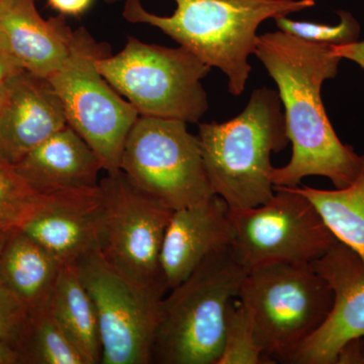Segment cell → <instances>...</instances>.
I'll list each match as a JSON object with an SVG mask.
<instances>
[{"label":"cell","instance_id":"cell-1","mask_svg":"<svg viewBox=\"0 0 364 364\" xmlns=\"http://www.w3.org/2000/svg\"><path fill=\"white\" fill-rule=\"evenodd\" d=\"M254 55L277 83L293 145L289 162L273 169V186L296 188L305 177L324 176L335 188L348 186L360 171L363 156L340 141L321 97L323 85L337 75L342 60L332 45L277 31L258 36Z\"/></svg>","mask_w":364,"mask_h":364},{"label":"cell","instance_id":"cell-2","mask_svg":"<svg viewBox=\"0 0 364 364\" xmlns=\"http://www.w3.org/2000/svg\"><path fill=\"white\" fill-rule=\"evenodd\" d=\"M170 16L146 11L140 0H126L123 16L147 23L193 53L210 68L227 76L230 93L238 97L250 75L257 30L263 21L315 6V0H174Z\"/></svg>","mask_w":364,"mask_h":364},{"label":"cell","instance_id":"cell-3","mask_svg":"<svg viewBox=\"0 0 364 364\" xmlns=\"http://www.w3.org/2000/svg\"><path fill=\"white\" fill-rule=\"evenodd\" d=\"M198 138L213 193L230 208L257 207L272 198V153L289 143L279 92L254 90L241 114L200 124Z\"/></svg>","mask_w":364,"mask_h":364},{"label":"cell","instance_id":"cell-4","mask_svg":"<svg viewBox=\"0 0 364 364\" xmlns=\"http://www.w3.org/2000/svg\"><path fill=\"white\" fill-rule=\"evenodd\" d=\"M248 270L231 246L210 254L160 301L151 363L218 364L230 304Z\"/></svg>","mask_w":364,"mask_h":364},{"label":"cell","instance_id":"cell-5","mask_svg":"<svg viewBox=\"0 0 364 364\" xmlns=\"http://www.w3.org/2000/svg\"><path fill=\"white\" fill-rule=\"evenodd\" d=\"M333 291L312 264L277 262L248 270L239 301L268 364L289 363L332 308Z\"/></svg>","mask_w":364,"mask_h":364},{"label":"cell","instance_id":"cell-6","mask_svg":"<svg viewBox=\"0 0 364 364\" xmlns=\"http://www.w3.org/2000/svg\"><path fill=\"white\" fill-rule=\"evenodd\" d=\"M98 70L140 117L198 123L208 109L202 80L210 71L186 48L129 37L123 50L98 60Z\"/></svg>","mask_w":364,"mask_h":364},{"label":"cell","instance_id":"cell-7","mask_svg":"<svg viewBox=\"0 0 364 364\" xmlns=\"http://www.w3.org/2000/svg\"><path fill=\"white\" fill-rule=\"evenodd\" d=\"M111 55L85 28L74 31L70 53L48 80L59 95L67 123L97 153L105 172L119 170L124 144L138 112L98 70V60Z\"/></svg>","mask_w":364,"mask_h":364},{"label":"cell","instance_id":"cell-8","mask_svg":"<svg viewBox=\"0 0 364 364\" xmlns=\"http://www.w3.org/2000/svg\"><path fill=\"white\" fill-rule=\"evenodd\" d=\"M119 169L139 191L173 210L214 196L200 141L179 119L139 117Z\"/></svg>","mask_w":364,"mask_h":364},{"label":"cell","instance_id":"cell-9","mask_svg":"<svg viewBox=\"0 0 364 364\" xmlns=\"http://www.w3.org/2000/svg\"><path fill=\"white\" fill-rule=\"evenodd\" d=\"M230 219L232 252L247 270L277 262L312 264L338 241L312 202L294 188L274 186L262 205L230 208Z\"/></svg>","mask_w":364,"mask_h":364},{"label":"cell","instance_id":"cell-10","mask_svg":"<svg viewBox=\"0 0 364 364\" xmlns=\"http://www.w3.org/2000/svg\"><path fill=\"white\" fill-rule=\"evenodd\" d=\"M102 210L98 251L107 264L139 286L165 282L161 250L173 210L139 191L121 169L100 181Z\"/></svg>","mask_w":364,"mask_h":364},{"label":"cell","instance_id":"cell-11","mask_svg":"<svg viewBox=\"0 0 364 364\" xmlns=\"http://www.w3.org/2000/svg\"><path fill=\"white\" fill-rule=\"evenodd\" d=\"M74 265L97 310L100 364H150L160 301L169 291L166 284H134L107 264L98 250Z\"/></svg>","mask_w":364,"mask_h":364},{"label":"cell","instance_id":"cell-12","mask_svg":"<svg viewBox=\"0 0 364 364\" xmlns=\"http://www.w3.org/2000/svg\"><path fill=\"white\" fill-rule=\"evenodd\" d=\"M312 267L332 289V308L289 364H337L342 349L364 337V262L337 241Z\"/></svg>","mask_w":364,"mask_h":364},{"label":"cell","instance_id":"cell-13","mask_svg":"<svg viewBox=\"0 0 364 364\" xmlns=\"http://www.w3.org/2000/svg\"><path fill=\"white\" fill-rule=\"evenodd\" d=\"M102 210L100 184L44 195L20 230L62 265H73L85 254L98 250Z\"/></svg>","mask_w":364,"mask_h":364},{"label":"cell","instance_id":"cell-14","mask_svg":"<svg viewBox=\"0 0 364 364\" xmlns=\"http://www.w3.org/2000/svg\"><path fill=\"white\" fill-rule=\"evenodd\" d=\"M6 86L0 109V157L16 165L68 123L47 78L23 70L7 79Z\"/></svg>","mask_w":364,"mask_h":364},{"label":"cell","instance_id":"cell-15","mask_svg":"<svg viewBox=\"0 0 364 364\" xmlns=\"http://www.w3.org/2000/svg\"><path fill=\"white\" fill-rule=\"evenodd\" d=\"M233 239L230 208L219 196L173 210L161 250L163 279L169 291L210 254L230 247Z\"/></svg>","mask_w":364,"mask_h":364},{"label":"cell","instance_id":"cell-16","mask_svg":"<svg viewBox=\"0 0 364 364\" xmlns=\"http://www.w3.org/2000/svg\"><path fill=\"white\" fill-rule=\"evenodd\" d=\"M73 33L63 14L43 18L35 0H0V35L33 75L49 78L63 65Z\"/></svg>","mask_w":364,"mask_h":364},{"label":"cell","instance_id":"cell-17","mask_svg":"<svg viewBox=\"0 0 364 364\" xmlns=\"http://www.w3.org/2000/svg\"><path fill=\"white\" fill-rule=\"evenodd\" d=\"M14 167L41 195L97 188L104 170L97 153L69 124L31 151Z\"/></svg>","mask_w":364,"mask_h":364},{"label":"cell","instance_id":"cell-18","mask_svg":"<svg viewBox=\"0 0 364 364\" xmlns=\"http://www.w3.org/2000/svg\"><path fill=\"white\" fill-rule=\"evenodd\" d=\"M63 267L20 229L14 230L0 251V280L20 299L31 316L49 308Z\"/></svg>","mask_w":364,"mask_h":364},{"label":"cell","instance_id":"cell-19","mask_svg":"<svg viewBox=\"0 0 364 364\" xmlns=\"http://www.w3.org/2000/svg\"><path fill=\"white\" fill-rule=\"evenodd\" d=\"M49 310L86 364L100 363L102 348L97 310L75 265L62 267Z\"/></svg>","mask_w":364,"mask_h":364},{"label":"cell","instance_id":"cell-20","mask_svg":"<svg viewBox=\"0 0 364 364\" xmlns=\"http://www.w3.org/2000/svg\"><path fill=\"white\" fill-rule=\"evenodd\" d=\"M294 188L312 202L335 238L353 249L364 262V155L358 177L346 188Z\"/></svg>","mask_w":364,"mask_h":364},{"label":"cell","instance_id":"cell-21","mask_svg":"<svg viewBox=\"0 0 364 364\" xmlns=\"http://www.w3.org/2000/svg\"><path fill=\"white\" fill-rule=\"evenodd\" d=\"M18 352L21 363L86 364L49 308L31 316L28 332Z\"/></svg>","mask_w":364,"mask_h":364},{"label":"cell","instance_id":"cell-22","mask_svg":"<svg viewBox=\"0 0 364 364\" xmlns=\"http://www.w3.org/2000/svg\"><path fill=\"white\" fill-rule=\"evenodd\" d=\"M43 198L44 195L37 193L14 165L0 157V230L20 229L39 207Z\"/></svg>","mask_w":364,"mask_h":364},{"label":"cell","instance_id":"cell-23","mask_svg":"<svg viewBox=\"0 0 364 364\" xmlns=\"http://www.w3.org/2000/svg\"><path fill=\"white\" fill-rule=\"evenodd\" d=\"M218 364H268L256 343L247 309L238 298L228 309L224 349Z\"/></svg>","mask_w":364,"mask_h":364},{"label":"cell","instance_id":"cell-24","mask_svg":"<svg viewBox=\"0 0 364 364\" xmlns=\"http://www.w3.org/2000/svg\"><path fill=\"white\" fill-rule=\"evenodd\" d=\"M337 14L340 21L336 26L294 21L287 16L275 18V23L282 32L317 44L345 45L358 41L360 26L358 20L348 11H338Z\"/></svg>","mask_w":364,"mask_h":364},{"label":"cell","instance_id":"cell-25","mask_svg":"<svg viewBox=\"0 0 364 364\" xmlns=\"http://www.w3.org/2000/svg\"><path fill=\"white\" fill-rule=\"evenodd\" d=\"M30 322L31 314L26 306L0 280V343L18 351Z\"/></svg>","mask_w":364,"mask_h":364},{"label":"cell","instance_id":"cell-26","mask_svg":"<svg viewBox=\"0 0 364 364\" xmlns=\"http://www.w3.org/2000/svg\"><path fill=\"white\" fill-rule=\"evenodd\" d=\"M25 70L9 49L6 41L0 35V81H6Z\"/></svg>","mask_w":364,"mask_h":364},{"label":"cell","instance_id":"cell-27","mask_svg":"<svg viewBox=\"0 0 364 364\" xmlns=\"http://www.w3.org/2000/svg\"><path fill=\"white\" fill-rule=\"evenodd\" d=\"M332 49L340 58L354 62L364 70V41H356L350 44L332 45Z\"/></svg>","mask_w":364,"mask_h":364},{"label":"cell","instance_id":"cell-28","mask_svg":"<svg viewBox=\"0 0 364 364\" xmlns=\"http://www.w3.org/2000/svg\"><path fill=\"white\" fill-rule=\"evenodd\" d=\"M50 6L63 16H78L85 14L93 0H48Z\"/></svg>","mask_w":364,"mask_h":364},{"label":"cell","instance_id":"cell-29","mask_svg":"<svg viewBox=\"0 0 364 364\" xmlns=\"http://www.w3.org/2000/svg\"><path fill=\"white\" fill-rule=\"evenodd\" d=\"M21 358L18 351L7 346L6 344L0 343V364H20Z\"/></svg>","mask_w":364,"mask_h":364},{"label":"cell","instance_id":"cell-30","mask_svg":"<svg viewBox=\"0 0 364 364\" xmlns=\"http://www.w3.org/2000/svg\"><path fill=\"white\" fill-rule=\"evenodd\" d=\"M14 231V230H13ZM13 231H6V230H0V251L2 250L4 246L6 245L7 239L13 233Z\"/></svg>","mask_w":364,"mask_h":364},{"label":"cell","instance_id":"cell-31","mask_svg":"<svg viewBox=\"0 0 364 364\" xmlns=\"http://www.w3.org/2000/svg\"><path fill=\"white\" fill-rule=\"evenodd\" d=\"M6 81H0V109H1L2 102H4V97H6Z\"/></svg>","mask_w":364,"mask_h":364},{"label":"cell","instance_id":"cell-32","mask_svg":"<svg viewBox=\"0 0 364 364\" xmlns=\"http://www.w3.org/2000/svg\"><path fill=\"white\" fill-rule=\"evenodd\" d=\"M122 1V0H105L107 4H116V2Z\"/></svg>","mask_w":364,"mask_h":364},{"label":"cell","instance_id":"cell-33","mask_svg":"<svg viewBox=\"0 0 364 364\" xmlns=\"http://www.w3.org/2000/svg\"><path fill=\"white\" fill-rule=\"evenodd\" d=\"M361 354H363V358H361V364H364V343L363 342V349H361Z\"/></svg>","mask_w":364,"mask_h":364}]
</instances>
